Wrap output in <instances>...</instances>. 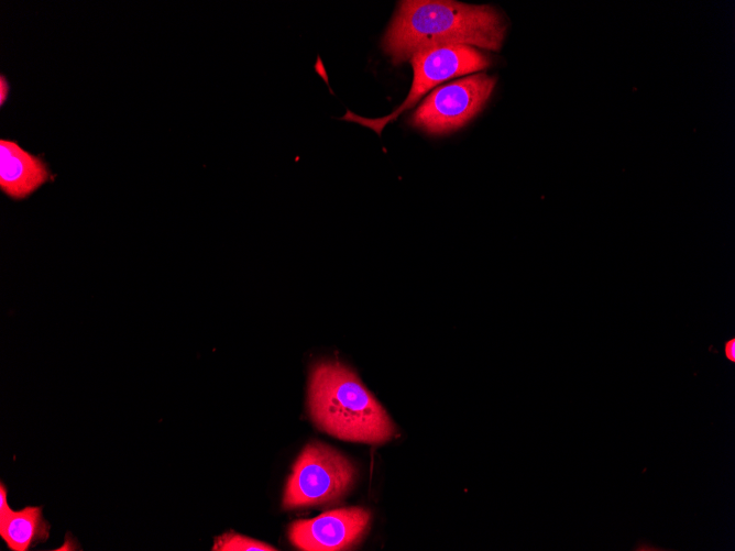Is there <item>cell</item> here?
<instances>
[{
  "mask_svg": "<svg viewBox=\"0 0 735 551\" xmlns=\"http://www.w3.org/2000/svg\"><path fill=\"white\" fill-rule=\"evenodd\" d=\"M212 551H275L272 546L232 530L215 538Z\"/></svg>",
  "mask_w": 735,
  "mask_h": 551,
  "instance_id": "9",
  "label": "cell"
},
{
  "mask_svg": "<svg viewBox=\"0 0 735 551\" xmlns=\"http://www.w3.org/2000/svg\"><path fill=\"white\" fill-rule=\"evenodd\" d=\"M371 514L362 507L326 511L314 519L294 521L289 541L304 551H338L356 546L369 530Z\"/></svg>",
  "mask_w": 735,
  "mask_h": 551,
  "instance_id": "6",
  "label": "cell"
},
{
  "mask_svg": "<svg viewBox=\"0 0 735 551\" xmlns=\"http://www.w3.org/2000/svg\"><path fill=\"white\" fill-rule=\"evenodd\" d=\"M52 178L46 164L15 141H0V189L15 200L25 199Z\"/></svg>",
  "mask_w": 735,
  "mask_h": 551,
  "instance_id": "7",
  "label": "cell"
},
{
  "mask_svg": "<svg viewBox=\"0 0 735 551\" xmlns=\"http://www.w3.org/2000/svg\"><path fill=\"white\" fill-rule=\"evenodd\" d=\"M13 510L10 508L8 504V488L3 484V482L0 483V519L7 517L10 513Z\"/></svg>",
  "mask_w": 735,
  "mask_h": 551,
  "instance_id": "10",
  "label": "cell"
},
{
  "mask_svg": "<svg viewBox=\"0 0 735 551\" xmlns=\"http://www.w3.org/2000/svg\"><path fill=\"white\" fill-rule=\"evenodd\" d=\"M410 63L414 69L412 88L395 111L383 118L370 119L348 110L341 119L371 128L380 135L388 122L410 109L434 86L457 76L482 70L490 66L491 59L471 46L451 45L418 51L410 57Z\"/></svg>",
  "mask_w": 735,
  "mask_h": 551,
  "instance_id": "4",
  "label": "cell"
},
{
  "mask_svg": "<svg viewBox=\"0 0 735 551\" xmlns=\"http://www.w3.org/2000/svg\"><path fill=\"white\" fill-rule=\"evenodd\" d=\"M724 352H725L726 359L734 363L735 362V339L734 338H732L729 341H727L725 343Z\"/></svg>",
  "mask_w": 735,
  "mask_h": 551,
  "instance_id": "12",
  "label": "cell"
},
{
  "mask_svg": "<svg viewBox=\"0 0 735 551\" xmlns=\"http://www.w3.org/2000/svg\"><path fill=\"white\" fill-rule=\"evenodd\" d=\"M353 463L336 449L310 442L296 459L287 478L285 509L336 503L349 493L356 480Z\"/></svg>",
  "mask_w": 735,
  "mask_h": 551,
  "instance_id": "3",
  "label": "cell"
},
{
  "mask_svg": "<svg viewBox=\"0 0 735 551\" xmlns=\"http://www.w3.org/2000/svg\"><path fill=\"white\" fill-rule=\"evenodd\" d=\"M50 529L51 525L44 519L41 506H26L0 519V537L11 551H28L45 542Z\"/></svg>",
  "mask_w": 735,
  "mask_h": 551,
  "instance_id": "8",
  "label": "cell"
},
{
  "mask_svg": "<svg viewBox=\"0 0 735 551\" xmlns=\"http://www.w3.org/2000/svg\"><path fill=\"white\" fill-rule=\"evenodd\" d=\"M308 409L320 430L341 440L380 444L396 431L386 410L356 374L337 361L312 366Z\"/></svg>",
  "mask_w": 735,
  "mask_h": 551,
  "instance_id": "2",
  "label": "cell"
},
{
  "mask_svg": "<svg viewBox=\"0 0 735 551\" xmlns=\"http://www.w3.org/2000/svg\"><path fill=\"white\" fill-rule=\"evenodd\" d=\"M9 82L3 75L0 77V103L3 104L9 95Z\"/></svg>",
  "mask_w": 735,
  "mask_h": 551,
  "instance_id": "11",
  "label": "cell"
},
{
  "mask_svg": "<svg viewBox=\"0 0 735 551\" xmlns=\"http://www.w3.org/2000/svg\"><path fill=\"white\" fill-rule=\"evenodd\" d=\"M495 82L480 73L437 88L413 114V125L431 134L460 129L482 110Z\"/></svg>",
  "mask_w": 735,
  "mask_h": 551,
  "instance_id": "5",
  "label": "cell"
},
{
  "mask_svg": "<svg viewBox=\"0 0 735 551\" xmlns=\"http://www.w3.org/2000/svg\"><path fill=\"white\" fill-rule=\"evenodd\" d=\"M506 25L490 5L447 0H405L382 40L383 51L397 65L416 52L451 45L498 51Z\"/></svg>",
  "mask_w": 735,
  "mask_h": 551,
  "instance_id": "1",
  "label": "cell"
}]
</instances>
